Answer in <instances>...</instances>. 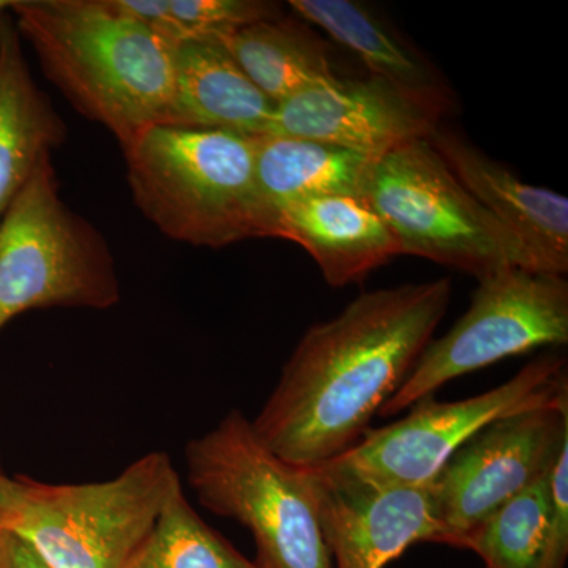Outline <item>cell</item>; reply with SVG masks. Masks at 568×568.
<instances>
[{
	"instance_id": "44dd1931",
	"label": "cell",
	"mask_w": 568,
	"mask_h": 568,
	"mask_svg": "<svg viewBox=\"0 0 568 568\" xmlns=\"http://www.w3.org/2000/svg\"><path fill=\"white\" fill-rule=\"evenodd\" d=\"M123 568H257L209 528L175 488L155 528Z\"/></svg>"
},
{
	"instance_id": "ba28073f",
	"label": "cell",
	"mask_w": 568,
	"mask_h": 568,
	"mask_svg": "<svg viewBox=\"0 0 568 568\" xmlns=\"http://www.w3.org/2000/svg\"><path fill=\"white\" fill-rule=\"evenodd\" d=\"M568 343V282L564 275L507 267L478 278L465 315L432 339L403 386L381 409L392 417L457 377L538 347Z\"/></svg>"
},
{
	"instance_id": "5b68a950",
	"label": "cell",
	"mask_w": 568,
	"mask_h": 568,
	"mask_svg": "<svg viewBox=\"0 0 568 568\" xmlns=\"http://www.w3.org/2000/svg\"><path fill=\"white\" fill-rule=\"evenodd\" d=\"M185 462L201 506L248 529L257 558L274 568H334L304 470L276 457L241 410L190 440Z\"/></svg>"
},
{
	"instance_id": "7a4b0ae2",
	"label": "cell",
	"mask_w": 568,
	"mask_h": 568,
	"mask_svg": "<svg viewBox=\"0 0 568 568\" xmlns=\"http://www.w3.org/2000/svg\"><path fill=\"white\" fill-rule=\"evenodd\" d=\"M10 13L44 77L121 149L171 125L174 44L114 0H13Z\"/></svg>"
},
{
	"instance_id": "d6986e66",
	"label": "cell",
	"mask_w": 568,
	"mask_h": 568,
	"mask_svg": "<svg viewBox=\"0 0 568 568\" xmlns=\"http://www.w3.org/2000/svg\"><path fill=\"white\" fill-rule=\"evenodd\" d=\"M220 43L275 104L336 77L324 41L297 17L254 22Z\"/></svg>"
},
{
	"instance_id": "4316f807",
	"label": "cell",
	"mask_w": 568,
	"mask_h": 568,
	"mask_svg": "<svg viewBox=\"0 0 568 568\" xmlns=\"http://www.w3.org/2000/svg\"><path fill=\"white\" fill-rule=\"evenodd\" d=\"M254 562H256L257 568H274L271 566V564L265 562L264 559L257 558V556H256V560H254Z\"/></svg>"
},
{
	"instance_id": "3957f363",
	"label": "cell",
	"mask_w": 568,
	"mask_h": 568,
	"mask_svg": "<svg viewBox=\"0 0 568 568\" xmlns=\"http://www.w3.org/2000/svg\"><path fill=\"white\" fill-rule=\"evenodd\" d=\"M122 152L134 204L166 237L215 250L280 239L257 186L254 136L156 125Z\"/></svg>"
},
{
	"instance_id": "603a6c76",
	"label": "cell",
	"mask_w": 568,
	"mask_h": 568,
	"mask_svg": "<svg viewBox=\"0 0 568 568\" xmlns=\"http://www.w3.org/2000/svg\"><path fill=\"white\" fill-rule=\"evenodd\" d=\"M568 558V443L549 473V521L541 568H566Z\"/></svg>"
},
{
	"instance_id": "4fadbf2b",
	"label": "cell",
	"mask_w": 568,
	"mask_h": 568,
	"mask_svg": "<svg viewBox=\"0 0 568 568\" xmlns=\"http://www.w3.org/2000/svg\"><path fill=\"white\" fill-rule=\"evenodd\" d=\"M426 140L467 192L517 235L540 271L567 274L568 200L564 194L523 182L450 130L437 126Z\"/></svg>"
},
{
	"instance_id": "484cf974",
	"label": "cell",
	"mask_w": 568,
	"mask_h": 568,
	"mask_svg": "<svg viewBox=\"0 0 568 568\" xmlns=\"http://www.w3.org/2000/svg\"><path fill=\"white\" fill-rule=\"evenodd\" d=\"M11 3H13V0H0V14L3 11L10 10Z\"/></svg>"
},
{
	"instance_id": "52a82bcc",
	"label": "cell",
	"mask_w": 568,
	"mask_h": 568,
	"mask_svg": "<svg viewBox=\"0 0 568 568\" xmlns=\"http://www.w3.org/2000/svg\"><path fill=\"white\" fill-rule=\"evenodd\" d=\"M119 301L106 237L62 200L47 156L0 219V328L31 310H108Z\"/></svg>"
},
{
	"instance_id": "5bb4252c",
	"label": "cell",
	"mask_w": 568,
	"mask_h": 568,
	"mask_svg": "<svg viewBox=\"0 0 568 568\" xmlns=\"http://www.w3.org/2000/svg\"><path fill=\"white\" fill-rule=\"evenodd\" d=\"M280 239L294 242L316 261L332 287L358 283L399 256L387 224L361 194H325L284 207Z\"/></svg>"
},
{
	"instance_id": "9a60e30c",
	"label": "cell",
	"mask_w": 568,
	"mask_h": 568,
	"mask_svg": "<svg viewBox=\"0 0 568 568\" xmlns=\"http://www.w3.org/2000/svg\"><path fill=\"white\" fill-rule=\"evenodd\" d=\"M294 13L353 51L372 77L388 82L443 118L454 92L428 59L369 7L354 0H293Z\"/></svg>"
},
{
	"instance_id": "2e32d148",
	"label": "cell",
	"mask_w": 568,
	"mask_h": 568,
	"mask_svg": "<svg viewBox=\"0 0 568 568\" xmlns=\"http://www.w3.org/2000/svg\"><path fill=\"white\" fill-rule=\"evenodd\" d=\"M275 106L220 41L175 44L171 126L261 136L271 129Z\"/></svg>"
},
{
	"instance_id": "8992f818",
	"label": "cell",
	"mask_w": 568,
	"mask_h": 568,
	"mask_svg": "<svg viewBox=\"0 0 568 568\" xmlns=\"http://www.w3.org/2000/svg\"><path fill=\"white\" fill-rule=\"evenodd\" d=\"M361 196L387 224L402 254L477 280L507 267L544 272L517 235L467 192L428 140L376 156Z\"/></svg>"
},
{
	"instance_id": "30bf717a",
	"label": "cell",
	"mask_w": 568,
	"mask_h": 568,
	"mask_svg": "<svg viewBox=\"0 0 568 568\" xmlns=\"http://www.w3.org/2000/svg\"><path fill=\"white\" fill-rule=\"evenodd\" d=\"M568 443V402L497 418L433 478L443 537L450 545L523 489L547 476Z\"/></svg>"
},
{
	"instance_id": "7c38bea8",
	"label": "cell",
	"mask_w": 568,
	"mask_h": 568,
	"mask_svg": "<svg viewBox=\"0 0 568 568\" xmlns=\"http://www.w3.org/2000/svg\"><path fill=\"white\" fill-rule=\"evenodd\" d=\"M439 119L379 78L334 77L276 103L267 134L323 141L379 156L405 142L426 140Z\"/></svg>"
},
{
	"instance_id": "e0dca14e",
	"label": "cell",
	"mask_w": 568,
	"mask_h": 568,
	"mask_svg": "<svg viewBox=\"0 0 568 568\" xmlns=\"http://www.w3.org/2000/svg\"><path fill=\"white\" fill-rule=\"evenodd\" d=\"M69 136L26 61L10 10L0 14V219L41 160Z\"/></svg>"
},
{
	"instance_id": "277c9868",
	"label": "cell",
	"mask_w": 568,
	"mask_h": 568,
	"mask_svg": "<svg viewBox=\"0 0 568 568\" xmlns=\"http://www.w3.org/2000/svg\"><path fill=\"white\" fill-rule=\"evenodd\" d=\"M181 485L164 452L144 455L118 477L95 484L11 478L3 530L51 568H123Z\"/></svg>"
},
{
	"instance_id": "ac0fdd59",
	"label": "cell",
	"mask_w": 568,
	"mask_h": 568,
	"mask_svg": "<svg viewBox=\"0 0 568 568\" xmlns=\"http://www.w3.org/2000/svg\"><path fill=\"white\" fill-rule=\"evenodd\" d=\"M376 156L305 138L254 136L261 196L278 219L287 205L325 194H361Z\"/></svg>"
},
{
	"instance_id": "cb8c5ba5",
	"label": "cell",
	"mask_w": 568,
	"mask_h": 568,
	"mask_svg": "<svg viewBox=\"0 0 568 568\" xmlns=\"http://www.w3.org/2000/svg\"><path fill=\"white\" fill-rule=\"evenodd\" d=\"M0 568H51L37 555L29 545L20 538L6 532L2 552H0Z\"/></svg>"
},
{
	"instance_id": "6da1fadb",
	"label": "cell",
	"mask_w": 568,
	"mask_h": 568,
	"mask_svg": "<svg viewBox=\"0 0 568 568\" xmlns=\"http://www.w3.org/2000/svg\"><path fill=\"white\" fill-rule=\"evenodd\" d=\"M450 301L447 276L357 295L305 332L254 433L297 467L346 454L413 372Z\"/></svg>"
},
{
	"instance_id": "8fae6325",
	"label": "cell",
	"mask_w": 568,
	"mask_h": 568,
	"mask_svg": "<svg viewBox=\"0 0 568 568\" xmlns=\"http://www.w3.org/2000/svg\"><path fill=\"white\" fill-rule=\"evenodd\" d=\"M334 568H384L443 537L432 484H377L331 465L302 467Z\"/></svg>"
},
{
	"instance_id": "ffe728a7",
	"label": "cell",
	"mask_w": 568,
	"mask_h": 568,
	"mask_svg": "<svg viewBox=\"0 0 568 568\" xmlns=\"http://www.w3.org/2000/svg\"><path fill=\"white\" fill-rule=\"evenodd\" d=\"M549 473L481 519L452 547L476 552L485 568H541L548 536Z\"/></svg>"
},
{
	"instance_id": "9c48e42d",
	"label": "cell",
	"mask_w": 568,
	"mask_h": 568,
	"mask_svg": "<svg viewBox=\"0 0 568 568\" xmlns=\"http://www.w3.org/2000/svg\"><path fill=\"white\" fill-rule=\"evenodd\" d=\"M566 358L544 354L491 390L458 402L422 399L395 424L368 428L353 448L325 465L377 484H432L466 440L497 420L568 402Z\"/></svg>"
},
{
	"instance_id": "d4e9b609",
	"label": "cell",
	"mask_w": 568,
	"mask_h": 568,
	"mask_svg": "<svg viewBox=\"0 0 568 568\" xmlns=\"http://www.w3.org/2000/svg\"><path fill=\"white\" fill-rule=\"evenodd\" d=\"M11 478L0 474V552H2L3 537H6V530H3V514H6L7 499H9Z\"/></svg>"
},
{
	"instance_id": "7402d4cb",
	"label": "cell",
	"mask_w": 568,
	"mask_h": 568,
	"mask_svg": "<svg viewBox=\"0 0 568 568\" xmlns=\"http://www.w3.org/2000/svg\"><path fill=\"white\" fill-rule=\"evenodd\" d=\"M134 20L168 43L220 41L254 22L283 17L282 7L264 0H114Z\"/></svg>"
}]
</instances>
